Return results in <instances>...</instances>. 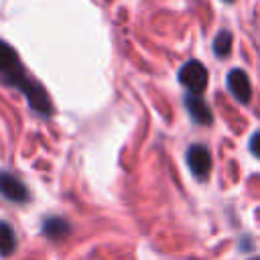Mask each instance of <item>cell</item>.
<instances>
[{"mask_svg":"<svg viewBox=\"0 0 260 260\" xmlns=\"http://www.w3.org/2000/svg\"><path fill=\"white\" fill-rule=\"evenodd\" d=\"M0 79L8 85L18 87L28 98V104L37 112H41L43 116H51V102H49L45 89L35 79L26 77L16 51L4 41H0Z\"/></svg>","mask_w":260,"mask_h":260,"instance_id":"obj_1","label":"cell"},{"mask_svg":"<svg viewBox=\"0 0 260 260\" xmlns=\"http://www.w3.org/2000/svg\"><path fill=\"white\" fill-rule=\"evenodd\" d=\"M179 81L191 91V93H201L207 85V69L199 61H189L179 69Z\"/></svg>","mask_w":260,"mask_h":260,"instance_id":"obj_2","label":"cell"},{"mask_svg":"<svg viewBox=\"0 0 260 260\" xmlns=\"http://www.w3.org/2000/svg\"><path fill=\"white\" fill-rule=\"evenodd\" d=\"M0 195L14 203H26L30 199L28 187L18 177H14L12 173H6V171L0 173Z\"/></svg>","mask_w":260,"mask_h":260,"instance_id":"obj_3","label":"cell"},{"mask_svg":"<svg viewBox=\"0 0 260 260\" xmlns=\"http://www.w3.org/2000/svg\"><path fill=\"white\" fill-rule=\"evenodd\" d=\"M187 165L197 179H205L211 171V154L203 144H193L187 150Z\"/></svg>","mask_w":260,"mask_h":260,"instance_id":"obj_4","label":"cell"},{"mask_svg":"<svg viewBox=\"0 0 260 260\" xmlns=\"http://www.w3.org/2000/svg\"><path fill=\"white\" fill-rule=\"evenodd\" d=\"M228 89L230 93L240 100L242 104H246L250 98H252V85H250V79L248 75L242 71V69H232L228 73Z\"/></svg>","mask_w":260,"mask_h":260,"instance_id":"obj_5","label":"cell"},{"mask_svg":"<svg viewBox=\"0 0 260 260\" xmlns=\"http://www.w3.org/2000/svg\"><path fill=\"white\" fill-rule=\"evenodd\" d=\"M185 106H187V112L191 114L193 122L205 124V126L211 124L213 116H211V110H209V106L205 104L203 98H199L197 93H189V95L185 98Z\"/></svg>","mask_w":260,"mask_h":260,"instance_id":"obj_6","label":"cell"},{"mask_svg":"<svg viewBox=\"0 0 260 260\" xmlns=\"http://www.w3.org/2000/svg\"><path fill=\"white\" fill-rule=\"evenodd\" d=\"M43 232L45 236H49L51 240H61L63 236H67L69 232V223L61 217H47L43 221Z\"/></svg>","mask_w":260,"mask_h":260,"instance_id":"obj_7","label":"cell"},{"mask_svg":"<svg viewBox=\"0 0 260 260\" xmlns=\"http://www.w3.org/2000/svg\"><path fill=\"white\" fill-rule=\"evenodd\" d=\"M16 250V236L10 223L0 221V256H10Z\"/></svg>","mask_w":260,"mask_h":260,"instance_id":"obj_8","label":"cell"},{"mask_svg":"<svg viewBox=\"0 0 260 260\" xmlns=\"http://www.w3.org/2000/svg\"><path fill=\"white\" fill-rule=\"evenodd\" d=\"M230 49H232V35L228 30H221L213 41V51L217 57H225L230 55Z\"/></svg>","mask_w":260,"mask_h":260,"instance_id":"obj_9","label":"cell"},{"mask_svg":"<svg viewBox=\"0 0 260 260\" xmlns=\"http://www.w3.org/2000/svg\"><path fill=\"white\" fill-rule=\"evenodd\" d=\"M250 150L260 158V132H256V134L250 138Z\"/></svg>","mask_w":260,"mask_h":260,"instance_id":"obj_10","label":"cell"},{"mask_svg":"<svg viewBox=\"0 0 260 260\" xmlns=\"http://www.w3.org/2000/svg\"><path fill=\"white\" fill-rule=\"evenodd\" d=\"M254 260H260V258H254Z\"/></svg>","mask_w":260,"mask_h":260,"instance_id":"obj_11","label":"cell"},{"mask_svg":"<svg viewBox=\"0 0 260 260\" xmlns=\"http://www.w3.org/2000/svg\"><path fill=\"white\" fill-rule=\"evenodd\" d=\"M228 2H232V0H228Z\"/></svg>","mask_w":260,"mask_h":260,"instance_id":"obj_12","label":"cell"}]
</instances>
